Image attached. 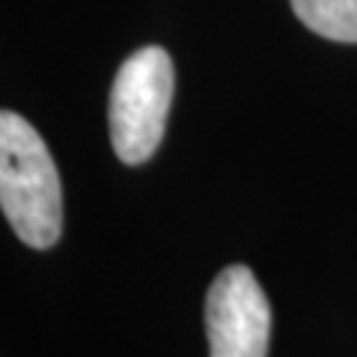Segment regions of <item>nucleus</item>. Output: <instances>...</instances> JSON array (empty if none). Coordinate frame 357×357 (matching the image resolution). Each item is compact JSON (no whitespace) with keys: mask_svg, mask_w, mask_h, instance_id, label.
I'll return each mask as SVG.
<instances>
[{"mask_svg":"<svg viewBox=\"0 0 357 357\" xmlns=\"http://www.w3.org/2000/svg\"><path fill=\"white\" fill-rule=\"evenodd\" d=\"M0 208L27 248L48 250L63 236L57 164L42 134L13 110H0Z\"/></svg>","mask_w":357,"mask_h":357,"instance_id":"obj_1","label":"nucleus"},{"mask_svg":"<svg viewBox=\"0 0 357 357\" xmlns=\"http://www.w3.org/2000/svg\"><path fill=\"white\" fill-rule=\"evenodd\" d=\"M173 60L158 45L134 51L110 89V143L122 164L149 161L164 140L173 102Z\"/></svg>","mask_w":357,"mask_h":357,"instance_id":"obj_2","label":"nucleus"},{"mask_svg":"<svg viewBox=\"0 0 357 357\" xmlns=\"http://www.w3.org/2000/svg\"><path fill=\"white\" fill-rule=\"evenodd\" d=\"M206 333L211 357H268L271 307L250 268L229 265L215 277L206 298Z\"/></svg>","mask_w":357,"mask_h":357,"instance_id":"obj_3","label":"nucleus"},{"mask_svg":"<svg viewBox=\"0 0 357 357\" xmlns=\"http://www.w3.org/2000/svg\"><path fill=\"white\" fill-rule=\"evenodd\" d=\"M307 30L331 42L357 45V0H289Z\"/></svg>","mask_w":357,"mask_h":357,"instance_id":"obj_4","label":"nucleus"}]
</instances>
